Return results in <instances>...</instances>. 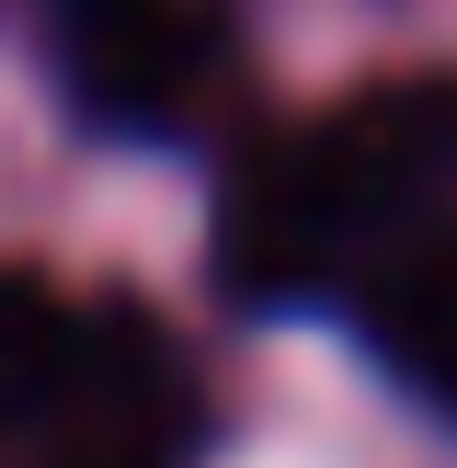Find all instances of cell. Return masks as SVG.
<instances>
[{"label":"cell","mask_w":457,"mask_h":468,"mask_svg":"<svg viewBox=\"0 0 457 468\" xmlns=\"http://www.w3.org/2000/svg\"><path fill=\"white\" fill-rule=\"evenodd\" d=\"M457 206V80H377L263 137L218 195V286L251 309H332L400 229Z\"/></svg>","instance_id":"6da1fadb"},{"label":"cell","mask_w":457,"mask_h":468,"mask_svg":"<svg viewBox=\"0 0 457 468\" xmlns=\"http://www.w3.org/2000/svg\"><path fill=\"white\" fill-rule=\"evenodd\" d=\"M195 378L126 297L0 274V468H183Z\"/></svg>","instance_id":"7a4b0ae2"},{"label":"cell","mask_w":457,"mask_h":468,"mask_svg":"<svg viewBox=\"0 0 457 468\" xmlns=\"http://www.w3.org/2000/svg\"><path fill=\"white\" fill-rule=\"evenodd\" d=\"M69 103L114 137H195L228 80L218 0H35Z\"/></svg>","instance_id":"3957f363"},{"label":"cell","mask_w":457,"mask_h":468,"mask_svg":"<svg viewBox=\"0 0 457 468\" xmlns=\"http://www.w3.org/2000/svg\"><path fill=\"white\" fill-rule=\"evenodd\" d=\"M332 309H343V332H355L434 423H457V206L423 218V229H400Z\"/></svg>","instance_id":"277c9868"}]
</instances>
